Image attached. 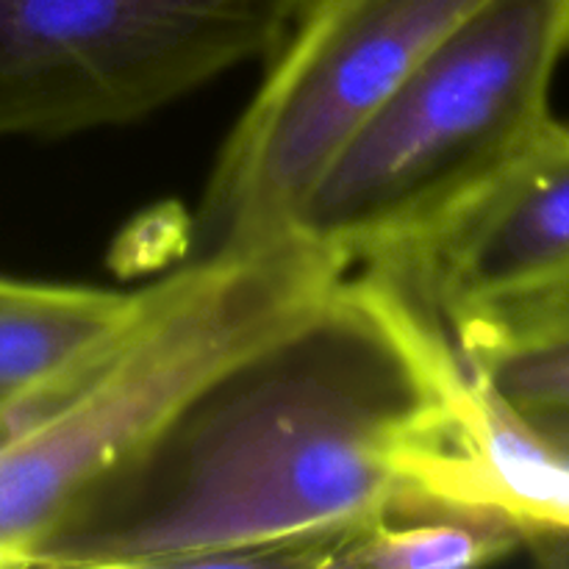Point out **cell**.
<instances>
[{
  "label": "cell",
  "instance_id": "obj_1",
  "mask_svg": "<svg viewBox=\"0 0 569 569\" xmlns=\"http://www.w3.org/2000/svg\"><path fill=\"white\" fill-rule=\"evenodd\" d=\"M467 383L450 333L403 281L348 272L200 383L31 567H331L409 503Z\"/></svg>",
  "mask_w": 569,
  "mask_h": 569
},
{
  "label": "cell",
  "instance_id": "obj_2",
  "mask_svg": "<svg viewBox=\"0 0 569 569\" xmlns=\"http://www.w3.org/2000/svg\"><path fill=\"white\" fill-rule=\"evenodd\" d=\"M569 0H483L345 139L287 237L350 272L403 259L553 120Z\"/></svg>",
  "mask_w": 569,
  "mask_h": 569
},
{
  "label": "cell",
  "instance_id": "obj_3",
  "mask_svg": "<svg viewBox=\"0 0 569 569\" xmlns=\"http://www.w3.org/2000/svg\"><path fill=\"white\" fill-rule=\"evenodd\" d=\"M342 276L295 239L187 261L144 287L131 326L0 450V567H31L72 506L217 370Z\"/></svg>",
  "mask_w": 569,
  "mask_h": 569
},
{
  "label": "cell",
  "instance_id": "obj_4",
  "mask_svg": "<svg viewBox=\"0 0 569 569\" xmlns=\"http://www.w3.org/2000/svg\"><path fill=\"white\" fill-rule=\"evenodd\" d=\"M483 0H306L217 159L194 259L283 242L345 139Z\"/></svg>",
  "mask_w": 569,
  "mask_h": 569
},
{
  "label": "cell",
  "instance_id": "obj_5",
  "mask_svg": "<svg viewBox=\"0 0 569 569\" xmlns=\"http://www.w3.org/2000/svg\"><path fill=\"white\" fill-rule=\"evenodd\" d=\"M306 0H0V137L142 120L270 59Z\"/></svg>",
  "mask_w": 569,
  "mask_h": 569
},
{
  "label": "cell",
  "instance_id": "obj_6",
  "mask_svg": "<svg viewBox=\"0 0 569 569\" xmlns=\"http://www.w3.org/2000/svg\"><path fill=\"white\" fill-rule=\"evenodd\" d=\"M392 272L445 331L569 289V126L550 120L526 150Z\"/></svg>",
  "mask_w": 569,
  "mask_h": 569
},
{
  "label": "cell",
  "instance_id": "obj_7",
  "mask_svg": "<svg viewBox=\"0 0 569 569\" xmlns=\"http://www.w3.org/2000/svg\"><path fill=\"white\" fill-rule=\"evenodd\" d=\"M450 339L509 420L569 453V289L467 322Z\"/></svg>",
  "mask_w": 569,
  "mask_h": 569
},
{
  "label": "cell",
  "instance_id": "obj_8",
  "mask_svg": "<svg viewBox=\"0 0 569 569\" xmlns=\"http://www.w3.org/2000/svg\"><path fill=\"white\" fill-rule=\"evenodd\" d=\"M144 289L0 276V411L103 353L142 309Z\"/></svg>",
  "mask_w": 569,
  "mask_h": 569
},
{
  "label": "cell",
  "instance_id": "obj_9",
  "mask_svg": "<svg viewBox=\"0 0 569 569\" xmlns=\"http://www.w3.org/2000/svg\"><path fill=\"white\" fill-rule=\"evenodd\" d=\"M520 548V533L503 520L442 511L387 515L348 539L331 567L459 569L492 565Z\"/></svg>",
  "mask_w": 569,
  "mask_h": 569
}]
</instances>
